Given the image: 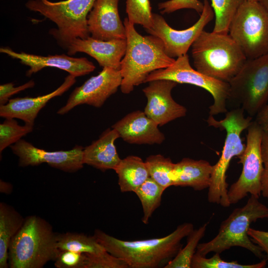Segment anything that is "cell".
Listing matches in <instances>:
<instances>
[{"instance_id": "6da1fadb", "label": "cell", "mask_w": 268, "mask_h": 268, "mask_svg": "<svg viewBox=\"0 0 268 268\" xmlns=\"http://www.w3.org/2000/svg\"><path fill=\"white\" fill-rule=\"evenodd\" d=\"M193 230L192 223L185 222L161 238L126 241L99 229L94 231L93 237L106 251L126 261L130 268H164L183 247L181 241Z\"/></svg>"}, {"instance_id": "7a4b0ae2", "label": "cell", "mask_w": 268, "mask_h": 268, "mask_svg": "<svg viewBox=\"0 0 268 268\" xmlns=\"http://www.w3.org/2000/svg\"><path fill=\"white\" fill-rule=\"evenodd\" d=\"M123 23L127 48L121 62L122 81L120 89L124 94H129L135 86L144 83L151 72L170 66L175 59L166 54L160 38L152 35H141L128 17Z\"/></svg>"}, {"instance_id": "3957f363", "label": "cell", "mask_w": 268, "mask_h": 268, "mask_svg": "<svg viewBox=\"0 0 268 268\" xmlns=\"http://www.w3.org/2000/svg\"><path fill=\"white\" fill-rule=\"evenodd\" d=\"M191 47L193 64L197 70L227 82L247 60L228 33L203 30Z\"/></svg>"}, {"instance_id": "277c9868", "label": "cell", "mask_w": 268, "mask_h": 268, "mask_svg": "<svg viewBox=\"0 0 268 268\" xmlns=\"http://www.w3.org/2000/svg\"><path fill=\"white\" fill-rule=\"evenodd\" d=\"M58 234L44 219L30 215L12 239L8 250L10 268H42L54 261L59 251Z\"/></svg>"}, {"instance_id": "5b68a950", "label": "cell", "mask_w": 268, "mask_h": 268, "mask_svg": "<svg viewBox=\"0 0 268 268\" xmlns=\"http://www.w3.org/2000/svg\"><path fill=\"white\" fill-rule=\"evenodd\" d=\"M244 110L238 107L226 113L225 118L219 121L210 115L206 120L209 126L226 132V137L221 156L213 165V171L207 194L209 202L220 204L224 207L231 204L228 197V184L226 173L231 160L239 158L244 152L246 145L243 144L241 135L247 129L253 121L252 117H245Z\"/></svg>"}, {"instance_id": "8992f818", "label": "cell", "mask_w": 268, "mask_h": 268, "mask_svg": "<svg viewBox=\"0 0 268 268\" xmlns=\"http://www.w3.org/2000/svg\"><path fill=\"white\" fill-rule=\"evenodd\" d=\"M268 218V207L251 195L242 207L234 209L223 221L217 234L210 241L199 243L196 253L206 256L210 252L220 254L233 247L247 249L260 259L263 251L248 235L251 224L260 219Z\"/></svg>"}, {"instance_id": "52a82bcc", "label": "cell", "mask_w": 268, "mask_h": 268, "mask_svg": "<svg viewBox=\"0 0 268 268\" xmlns=\"http://www.w3.org/2000/svg\"><path fill=\"white\" fill-rule=\"evenodd\" d=\"M95 0H29L25 6L55 23L57 28L50 30L49 33L61 47L67 50L73 39L90 36L87 18Z\"/></svg>"}, {"instance_id": "ba28073f", "label": "cell", "mask_w": 268, "mask_h": 268, "mask_svg": "<svg viewBox=\"0 0 268 268\" xmlns=\"http://www.w3.org/2000/svg\"><path fill=\"white\" fill-rule=\"evenodd\" d=\"M228 34L247 59L268 54V10L257 0H247L239 7Z\"/></svg>"}, {"instance_id": "9c48e42d", "label": "cell", "mask_w": 268, "mask_h": 268, "mask_svg": "<svg viewBox=\"0 0 268 268\" xmlns=\"http://www.w3.org/2000/svg\"><path fill=\"white\" fill-rule=\"evenodd\" d=\"M229 99L248 116H256L268 101V54L247 59L228 82Z\"/></svg>"}, {"instance_id": "30bf717a", "label": "cell", "mask_w": 268, "mask_h": 268, "mask_svg": "<svg viewBox=\"0 0 268 268\" xmlns=\"http://www.w3.org/2000/svg\"><path fill=\"white\" fill-rule=\"evenodd\" d=\"M158 79H167L177 83H187L201 87L212 96L213 104L209 107V114L214 116L226 113L229 99L228 82L205 75L191 66L186 54L177 58L170 66L154 70L146 77L144 83Z\"/></svg>"}, {"instance_id": "8fae6325", "label": "cell", "mask_w": 268, "mask_h": 268, "mask_svg": "<svg viewBox=\"0 0 268 268\" xmlns=\"http://www.w3.org/2000/svg\"><path fill=\"white\" fill-rule=\"evenodd\" d=\"M244 152L238 158L243 168L238 179L228 190L230 204H235L248 194L259 198L264 169L261 144L264 131L254 120L248 128Z\"/></svg>"}, {"instance_id": "7c38bea8", "label": "cell", "mask_w": 268, "mask_h": 268, "mask_svg": "<svg viewBox=\"0 0 268 268\" xmlns=\"http://www.w3.org/2000/svg\"><path fill=\"white\" fill-rule=\"evenodd\" d=\"M203 9L199 20L191 27L181 30L171 27L160 15L153 13V25L147 33L160 38L166 54L170 57H179L187 54L188 50L204 27L215 17L208 0H203Z\"/></svg>"}, {"instance_id": "4fadbf2b", "label": "cell", "mask_w": 268, "mask_h": 268, "mask_svg": "<svg viewBox=\"0 0 268 268\" xmlns=\"http://www.w3.org/2000/svg\"><path fill=\"white\" fill-rule=\"evenodd\" d=\"M122 76L120 69L103 67L97 75L91 76L70 94L66 105L57 112L59 115L68 113L75 106L87 104L101 107L121 86Z\"/></svg>"}, {"instance_id": "5bb4252c", "label": "cell", "mask_w": 268, "mask_h": 268, "mask_svg": "<svg viewBox=\"0 0 268 268\" xmlns=\"http://www.w3.org/2000/svg\"><path fill=\"white\" fill-rule=\"evenodd\" d=\"M10 147L13 153L18 157V165L20 167L34 166L46 163L62 171L74 172L81 169L84 164V148L80 145H76L67 151H47L21 139Z\"/></svg>"}, {"instance_id": "9a60e30c", "label": "cell", "mask_w": 268, "mask_h": 268, "mask_svg": "<svg viewBox=\"0 0 268 268\" xmlns=\"http://www.w3.org/2000/svg\"><path fill=\"white\" fill-rule=\"evenodd\" d=\"M177 83L167 79L148 82L142 89L147 102L144 112L159 126H163L176 119L184 117L187 109L172 98L171 91Z\"/></svg>"}, {"instance_id": "2e32d148", "label": "cell", "mask_w": 268, "mask_h": 268, "mask_svg": "<svg viewBox=\"0 0 268 268\" xmlns=\"http://www.w3.org/2000/svg\"><path fill=\"white\" fill-rule=\"evenodd\" d=\"M0 52L18 60L22 64L29 67L26 73L27 76L47 67L64 70L76 77L88 74L95 69L94 65L84 57L74 58L65 54L43 56L23 52L18 53L9 47H1Z\"/></svg>"}, {"instance_id": "e0dca14e", "label": "cell", "mask_w": 268, "mask_h": 268, "mask_svg": "<svg viewBox=\"0 0 268 268\" xmlns=\"http://www.w3.org/2000/svg\"><path fill=\"white\" fill-rule=\"evenodd\" d=\"M120 0H96L89 13L87 23L91 36L110 41L126 39V30L119 13Z\"/></svg>"}, {"instance_id": "ac0fdd59", "label": "cell", "mask_w": 268, "mask_h": 268, "mask_svg": "<svg viewBox=\"0 0 268 268\" xmlns=\"http://www.w3.org/2000/svg\"><path fill=\"white\" fill-rule=\"evenodd\" d=\"M126 48V39L103 41L89 36L84 39H73L67 50L69 56L79 52L84 53L95 59L103 67L120 69Z\"/></svg>"}, {"instance_id": "d6986e66", "label": "cell", "mask_w": 268, "mask_h": 268, "mask_svg": "<svg viewBox=\"0 0 268 268\" xmlns=\"http://www.w3.org/2000/svg\"><path fill=\"white\" fill-rule=\"evenodd\" d=\"M158 125L144 111H133L116 122L112 128L126 142L131 144H161L165 136Z\"/></svg>"}, {"instance_id": "ffe728a7", "label": "cell", "mask_w": 268, "mask_h": 268, "mask_svg": "<svg viewBox=\"0 0 268 268\" xmlns=\"http://www.w3.org/2000/svg\"><path fill=\"white\" fill-rule=\"evenodd\" d=\"M76 77L69 74L58 88L47 94L36 97H17L10 99L8 102L0 106V116L4 118H17L25 124L33 127L38 114L48 102L61 96L75 82Z\"/></svg>"}, {"instance_id": "44dd1931", "label": "cell", "mask_w": 268, "mask_h": 268, "mask_svg": "<svg viewBox=\"0 0 268 268\" xmlns=\"http://www.w3.org/2000/svg\"><path fill=\"white\" fill-rule=\"evenodd\" d=\"M119 137L117 131L113 128L104 131L97 140L84 148V164L103 171L114 170L122 160L115 145V140Z\"/></svg>"}, {"instance_id": "7402d4cb", "label": "cell", "mask_w": 268, "mask_h": 268, "mask_svg": "<svg viewBox=\"0 0 268 268\" xmlns=\"http://www.w3.org/2000/svg\"><path fill=\"white\" fill-rule=\"evenodd\" d=\"M212 171L213 165L206 160L184 158L174 164L173 186L203 190L209 187Z\"/></svg>"}, {"instance_id": "603a6c76", "label": "cell", "mask_w": 268, "mask_h": 268, "mask_svg": "<svg viewBox=\"0 0 268 268\" xmlns=\"http://www.w3.org/2000/svg\"><path fill=\"white\" fill-rule=\"evenodd\" d=\"M25 218L13 207L0 203V268H7L10 242L22 226Z\"/></svg>"}, {"instance_id": "cb8c5ba5", "label": "cell", "mask_w": 268, "mask_h": 268, "mask_svg": "<svg viewBox=\"0 0 268 268\" xmlns=\"http://www.w3.org/2000/svg\"><path fill=\"white\" fill-rule=\"evenodd\" d=\"M114 170L122 192H134L150 177L145 161L136 156L130 155L122 159Z\"/></svg>"}, {"instance_id": "d4e9b609", "label": "cell", "mask_w": 268, "mask_h": 268, "mask_svg": "<svg viewBox=\"0 0 268 268\" xmlns=\"http://www.w3.org/2000/svg\"><path fill=\"white\" fill-rule=\"evenodd\" d=\"M57 246L59 250L83 253L98 254L106 251L93 236L75 232L58 234Z\"/></svg>"}, {"instance_id": "484cf974", "label": "cell", "mask_w": 268, "mask_h": 268, "mask_svg": "<svg viewBox=\"0 0 268 268\" xmlns=\"http://www.w3.org/2000/svg\"><path fill=\"white\" fill-rule=\"evenodd\" d=\"M165 190L162 187L149 177L134 192L139 198L143 209L142 222L148 223L154 211L160 205L162 196Z\"/></svg>"}, {"instance_id": "4316f807", "label": "cell", "mask_w": 268, "mask_h": 268, "mask_svg": "<svg viewBox=\"0 0 268 268\" xmlns=\"http://www.w3.org/2000/svg\"><path fill=\"white\" fill-rule=\"evenodd\" d=\"M149 177L164 189L173 186L175 163L161 154L148 156L145 161Z\"/></svg>"}, {"instance_id": "83f0119b", "label": "cell", "mask_w": 268, "mask_h": 268, "mask_svg": "<svg viewBox=\"0 0 268 268\" xmlns=\"http://www.w3.org/2000/svg\"><path fill=\"white\" fill-rule=\"evenodd\" d=\"M247 0H211L215 15L212 31L228 34L230 23L241 5Z\"/></svg>"}, {"instance_id": "f1b7e54d", "label": "cell", "mask_w": 268, "mask_h": 268, "mask_svg": "<svg viewBox=\"0 0 268 268\" xmlns=\"http://www.w3.org/2000/svg\"><path fill=\"white\" fill-rule=\"evenodd\" d=\"M208 224H203L189 234L186 246L181 249L176 256L165 266V268H191L193 257L200 240L205 235Z\"/></svg>"}, {"instance_id": "f546056e", "label": "cell", "mask_w": 268, "mask_h": 268, "mask_svg": "<svg viewBox=\"0 0 268 268\" xmlns=\"http://www.w3.org/2000/svg\"><path fill=\"white\" fill-rule=\"evenodd\" d=\"M126 11L129 21L140 24L145 30L153 25V13L149 0H126Z\"/></svg>"}, {"instance_id": "4dcf8cb0", "label": "cell", "mask_w": 268, "mask_h": 268, "mask_svg": "<svg viewBox=\"0 0 268 268\" xmlns=\"http://www.w3.org/2000/svg\"><path fill=\"white\" fill-rule=\"evenodd\" d=\"M197 253L194 255L191 264L192 268H263L266 267L267 260L263 259L258 263L243 265L237 261H225L222 260L220 254L215 253L211 257L207 258Z\"/></svg>"}, {"instance_id": "1f68e13d", "label": "cell", "mask_w": 268, "mask_h": 268, "mask_svg": "<svg viewBox=\"0 0 268 268\" xmlns=\"http://www.w3.org/2000/svg\"><path fill=\"white\" fill-rule=\"evenodd\" d=\"M33 127L19 125L14 118H5L0 124V152L33 131Z\"/></svg>"}, {"instance_id": "d6a6232c", "label": "cell", "mask_w": 268, "mask_h": 268, "mask_svg": "<svg viewBox=\"0 0 268 268\" xmlns=\"http://www.w3.org/2000/svg\"><path fill=\"white\" fill-rule=\"evenodd\" d=\"M84 268H130L124 260L106 251L98 254L85 253Z\"/></svg>"}, {"instance_id": "836d02e7", "label": "cell", "mask_w": 268, "mask_h": 268, "mask_svg": "<svg viewBox=\"0 0 268 268\" xmlns=\"http://www.w3.org/2000/svg\"><path fill=\"white\" fill-rule=\"evenodd\" d=\"M85 253L70 250H59L55 258L57 268H84Z\"/></svg>"}, {"instance_id": "e575fe53", "label": "cell", "mask_w": 268, "mask_h": 268, "mask_svg": "<svg viewBox=\"0 0 268 268\" xmlns=\"http://www.w3.org/2000/svg\"><path fill=\"white\" fill-rule=\"evenodd\" d=\"M203 2L199 0H168L159 2L158 8L162 14H169L182 9H191L201 13Z\"/></svg>"}, {"instance_id": "d590c367", "label": "cell", "mask_w": 268, "mask_h": 268, "mask_svg": "<svg viewBox=\"0 0 268 268\" xmlns=\"http://www.w3.org/2000/svg\"><path fill=\"white\" fill-rule=\"evenodd\" d=\"M261 153L264 165L261 178V195L268 200V131L263 133Z\"/></svg>"}, {"instance_id": "8d00e7d4", "label": "cell", "mask_w": 268, "mask_h": 268, "mask_svg": "<svg viewBox=\"0 0 268 268\" xmlns=\"http://www.w3.org/2000/svg\"><path fill=\"white\" fill-rule=\"evenodd\" d=\"M35 85V82L31 80L24 84L15 87L12 82H9L0 85V106L6 104L9 98L13 95L16 94L26 89L32 88Z\"/></svg>"}, {"instance_id": "74e56055", "label": "cell", "mask_w": 268, "mask_h": 268, "mask_svg": "<svg viewBox=\"0 0 268 268\" xmlns=\"http://www.w3.org/2000/svg\"><path fill=\"white\" fill-rule=\"evenodd\" d=\"M248 234L252 241L266 254L268 264V231L260 230L250 227Z\"/></svg>"}, {"instance_id": "f35d334b", "label": "cell", "mask_w": 268, "mask_h": 268, "mask_svg": "<svg viewBox=\"0 0 268 268\" xmlns=\"http://www.w3.org/2000/svg\"><path fill=\"white\" fill-rule=\"evenodd\" d=\"M255 121L264 132L268 131V103L257 114Z\"/></svg>"}, {"instance_id": "ab89813d", "label": "cell", "mask_w": 268, "mask_h": 268, "mask_svg": "<svg viewBox=\"0 0 268 268\" xmlns=\"http://www.w3.org/2000/svg\"><path fill=\"white\" fill-rule=\"evenodd\" d=\"M0 184L5 187H4L3 186H0L1 192H4L6 193V191L9 192V191L10 190V187H11L10 184L0 180Z\"/></svg>"}, {"instance_id": "60d3db41", "label": "cell", "mask_w": 268, "mask_h": 268, "mask_svg": "<svg viewBox=\"0 0 268 268\" xmlns=\"http://www.w3.org/2000/svg\"><path fill=\"white\" fill-rule=\"evenodd\" d=\"M268 10V0H257Z\"/></svg>"}]
</instances>
